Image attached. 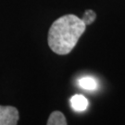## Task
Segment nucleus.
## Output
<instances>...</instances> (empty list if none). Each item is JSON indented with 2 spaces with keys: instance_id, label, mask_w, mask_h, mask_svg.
Segmentation results:
<instances>
[{
  "instance_id": "nucleus-1",
  "label": "nucleus",
  "mask_w": 125,
  "mask_h": 125,
  "mask_svg": "<svg viewBox=\"0 0 125 125\" xmlns=\"http://www.w3.org/2000/svg\"><path fill=\"white\" fill-rule=\"evenodd\" d=\"M85 23L75 15H65L51 25L48 32V45L58 55H67L76 45L85 31Z\"/></svg>"
},
{
  "instance_id": "nucleus-2",
  "label": "nucleus",
  "mask_w": 125,
  "mask_h": 125,
  "mask_svg": "<svg viewBox=\"0 0 125 125\" xmlns=\"http://www.w3.org/2000/svg\"><path fill=\"white\" fill-rule=\"evenodd\" d=\"M19 121V111L11 106H0V125H16Z\"/></svg>"
},
{
  "instance_id": "nucleus-3",
  "label": "nucleus",
  "mask_w": 125,
  "mask_h": 125,
  "mask_svg": "<svg viewBox=\"0 0 125 125\" xmlns=\"http://www.w3.org/2000/svg\"><path fill=\"white\" fill-rule=\"evenodd\" d=\"M70 104H71V107L74 111L83 112L87 108L89 102H88L87 98L83 96V94H75V95L71 97Z\"/></svg>"
},
{
  "instance_id": "nucleus-4",
  "label": "nucleus",
  "mask_w": 125,
  "mask_h": 125,
  "mask_svg": "<svg viewBox=\"0 0 125 125\" xmlns=\"http://www.w3.org/2000/svg\"><path fill=\"white\" fill-rule=\"evenodd\" d=\"M78 84L81 88L86 90V91H94L98 88L97 81L93 77L84 76L78 80Z\"/></svg>"
},
{
  "instance_id": "nucleus-5",
  "label": "nucleus",
  "mask_w": 125,
  "mask_h": 125,
  "mask_svg": "<svg viewBox=\"0 0 125 125\" xmlns=\"http://www.w3.org/2000/svg\"><path fill=\"white\" fill-rule=\"evenodd\" d=\"M48 125H66L67 121L60 111H54L51 113L50 117L47 121Z\"/></svg>"
},
{
  "instance_id": "nucleus-6",
  "label": "nucleus",
  "mask_w": 125,
  "mask_h": 125,
  "mask_svg": "<svg viewBox=\"0 0 125 125\" xmlns=\"http://www.w3.org/2000/svg\"><path fill=\"white\" fill-rule=\"evenodd\" d=\"M95 18H96V15L94 11L91 10V9H87L84 12V15H83L82 20L85 23V25H89V24L94 22Z\"/></svg>"
}]
</instances>
